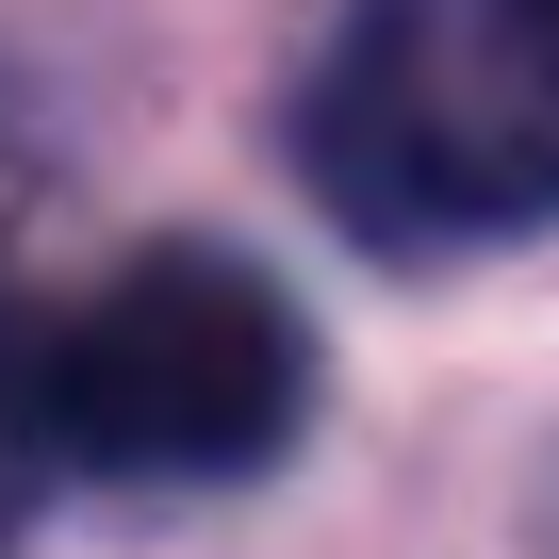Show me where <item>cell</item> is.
<instances>
[{"label":"cell","mask_w":559,"mask_h":559,"mask_svg":"<svg viewBox=\"0 0 559 559\" xmlns=\"http://www.w3.org/2000/svg\"><path fill=\"white\" fill-rule=\"evenodd\" d=\"M50 395H67V461L132 477V493H198V477H263L313 412V330L263 263L230 247H148L116 263L83 313H50Z\"/></svg>","instance_id":"obj_2"},{"label":"cell","mask_w":559,"mask_h":559,"mask_svg":"<svg viewBox=\"0 0 559 559\" xmlns=\"http://www.w3.org/2000/svg\"><path fill=\"white\" fill-rule=\"evenodd\" d=\"M67 477V395H50V313L0 280V543L34 526V493Z\"/></svg>","instance_id":"obj_3"},{"label":"cell","mask_w":559,"mask_h":559,"mask_svg":"<svg viewBox=\"0 0 559 559\" xmlns=\"http://www.w3.org/2000/svg\"><path fill=\"white\" fill-rule=\"evenodd\" d=\"M297 165L362 247H493L559 214V0H346Z\"/></svg>","instance_id":"obj_1"}]
</instances>
